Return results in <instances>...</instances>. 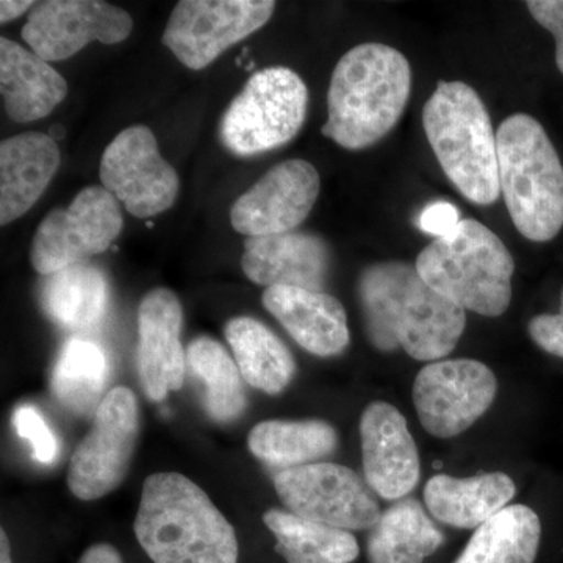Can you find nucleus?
Wrapping results in <instances>:
<instances>
[{"mask_svg":"<svg viewBox=\"0 0 563 563\" xmlns=\"http://www.w3.org/2000/svg\"><path fill=\"white\" fill-rule=\"evenodd\" d=\"M366 335L376 350L401 347L415 361H437L454 351L466 325L465 310L448 301L401 261L374 263L358 279Z\"/></svg>","mask_w":563,"mask_h":563,"instance_id":"nucleus-1","label":"nucleus"},{"mask_svg":"<svg viewBox=\"0 0 563 563\" xmlns=\"http://www.w3.org/2000/svg\"><path fill=\"white\" fill-rule=\"evenodd\" d=\"M410 91L412 68L401 52L383 43L358 44L333 69L322 135L347 151L374 146L401 120Z\"/></svg>","mask_w":563,"mask_h":563,"instance_id":"nucleus-2","label":"nucleus"},{"mask_svg":"<svg viewBox=\"0 0 563 563\" xmlns=\"http://www.w3.org/2000/svg\"><path fill=\"white\" fill-rule=\"evenodd\" d=\"M133 531L154 563L239 562L235 529L180 473H155L144 481Z\"/></svg>","mask_w":563,"mask_h":563,"instance_id":"nucleus-3","label":"nucleus"},{"mask_svg":"<svg viewBox=\"0 0 563 563\" xmlns=\"http://www.w3.org/2000/svg\"><path fill=\"white\" fill-rule=\"evenodd\" d=\"M437 161L463 198L492 206L501 196L498 143L487 107L470 85L440 81L422 109Z\"/></svg>","mask_w":563,"mask_h":563,"instance_id":"nucleus-4","label":"nucleus"},{"mask_svg":"<svg viewBox=\"0 0 563 563\" xmlns=\"http://www.w3.org/2000/svg\"><path fill=\"white\" fill-rule=\"evenodd\" d=\"M499 188L515 228L536 243L563 228V166L554 144L536 118L517 113L496 132Z\"/></svg>","mask_w":563,"mask_h":563,"instance_id":"nucleus-5","label":"nucleus"},{"mask_svg":"<svg viewBox=\"0 0 563 563\" xmlns=\"http://www.w3.org/2000/svg\"><path fill=\"white\" fill-rule=\"evenodd\" d=\"M415 266L426 284L463 310L496 318L512 301V254L483 222L462 220L453 235L426 246Z\"/></svg>","mask_w":563,"mask_h":563,"instance_id":"nucleus-6","label":"nucleus"},{"mask_svg":"<svg viewBox=\"0 0 563 563\" xmlns=\"http://www.w3.org/2000/svg\"><path fill=\"white\" fill-rule=\"evenodd\" d=\"M309 90L298 73L273 66L252 74L220 121L222 146L252 157L290 143L307 118Z\"/></svg>","mask_w":563,"mask_h":563,"instance_id":"nucleus-7","label":"nucleus"},{"mask_svg":"<svg viewBox=\"0 0 563 563\" xmlns=\"http://www.w3.org/2000/svg\"><path fill=\"white\" fill-rule=\"evenodd\" d=\"M140 435V407L128 387L111 388L95 413L90 432L70 457L68 487L95 501L120 487L131 468Z\"/></svg>","mask_w":563,"mask_h":563,"instance_id":"nucleus-8","label":"nucleus"},{"mask_svg":"<svg viewBox=\"0 0 563 563\" xmlns=\"http://www.w3.org/2000/svg\"><path fill=\"white\" fill-rule=\"evenodd\" d=\"M124 220L118 199L99 185L77 192L66 209L52 210L36 229L31 263L43 276L87 263L110 250Z\"/></svg>","mask_w":563,"mask_h":563,"instance_id":"nucleus-9","label":"nucleus"},{"mask_svg":"<svg viewBox=\"0 0 563 563\" xmlns=\"http://www.w3.org/2000/svg\"><path fill=\"white\" fill-rule=\"evenodd\" d=\"M274 487L291 514L344 531L372 529L383 515L362 476L336 463L282 470L274 477Z\"/></svg>","mask_w":563,"mask_h":563,"instance_id":"nucleus-10","label":"nucleus"},{"mask_svg":"<svg viewBox=\"0 0 563 563\" xmlns=\"http://www.w3.org/2000/svg\"><path fill=\"white\" fill-rule=\"evenodd\" d=\"M274 10L273 0H181L162 41L181 65L201 70L233 44L261 31Z\"/></svg>","mask_w":563,"mask_h":563,"instance_id":"nucleus-11","label":"nucleus"},{"mask_svg":"<svg viewBox=\"0 0 563 563\" xmlns=\"http://www.w3.org/2000/svg\"><path fill=\"white\" fill-rule=\"evenodd\" d=\"M498 380L473 358L429 363L413 384V404L422 428L437 439L461 435L495 401Z\"/></svg>","mask_w":563,"mask_h":563,"instance_id":"nucleus-12","label":"nucleus"},{"mask_svg":"<svg viewBox=\"0 0 563 563\" xmlns=\"http://www.w3.org/2000/svg\"><path fill=\"white\" fill-rule=\"evenodd\" d=\"M99 176L102 187L140 220L172 209L179 196V176L146 125H132L114 136L103 151Z\"/></svg>","mask_w":563,"mask_h":563,"instance_id":"nucleus-13","label":"nucleus"},{"mask_svg":"<svg viewBox=\"0 0 563 563\" xmlns=\"http://www.w3.org/2000/svg\"><path fill=\"white\" fill-rule=\"evenodd\" d=\"M132 29L128 11L101 0H43L29 13L22 40L44 62H63L92 41L122 43Z\"/></svg>","mask_w":563,"mask_h":563,"instance_id":"nucleus-14","label":"nucleus"},{"mask_svg":"<svg viewBox=\"0 0 563 563\" xmlns=\"http://www.w3.org/2000/svg\"><path fill=\"white\" fill-rule=\"evenodd\" d=\"M320 188V174L312 163L282 162L233 202L232 228L247 239L292 232L309 217Z\"/></svg>","mask_w":563,"mask_h":563,"instance_id":"nucleus-15","label":"nucleus"},{"mask_svg":"<svg viewBox=\"0 0 563 563\" xmlns=\"http://www.w3.org/2000/svg\"><path fill=\"white\" fill-rule=\"evenodd\" d=\"M366 484L388 501L402 499L420 481V454L406 418L391 404L376 401L361 418Z\"/></svg>","mask_w":563,"mask_h":563,"instance_id":"nucleus-16","label":"nucleus"},{"mask_svg":"<svg viewBox=\"0 0 563 563\" xmlns=\"http://www.w3.org/2000/svg\"><path fill=\"white\" fill-rule=\"evenodd\" d=\"M184 309L176 292L155 288L139 307V373L152 401H162L179 390L185 379V354L180 333Z\"/></svg>","mask_w":563,"mask_h":563,"instance_id":"nucleus-17","label":"nucleus"},{"mask_svg":"<svg viewBox=\"0 0 563 563\" xmlns=\"http://www.w3.org/2000/svg\"><path fill=\"white\" fill-rule=\"evenodd\" d=\"M243 273L263 287L321 291L331 268V252L321 236L306 232L252 236L244 242Z\"/></svg>","mask_w":563,"mask_h":563,"instance_id":"nucleus-18","label":"nucleus"},{"mask_svg":"<svg viewBox=\"0 0 563 563\" xmlns=\"http://www.w3.org/2000/svg\"><path fill=\"white\" fill-rule=\"evenodd\" d=\"M262 302L310 354L332 357L350 344L347 314L342 302L328 292L276 285L263 291Z\"/></svg>","mask_w":563,"mask_h":563,"instance_id":"nucleus-19","label":"nucleus"},{"mask_svg":"<svg viewBox=\"0 0 563 563\" xmlns=\"http://www.w3.org/2000/svg\"><path fill=\"white\" fill-rule=\"evenodd\" d=\"M57 141L27 132L0 144V224L20 220L38 202L60 168Z\"/></svg>","mask_w":563,"mask_h":563,"instance_id":"nucleus-20","label":"nucleus"},{"mask_svg":"<svg viewBox=\"0 0 563 563\" xmlns=\"http://www.w3.org/2000/svg\"><path fill=\"white\" fill-rule=\"evenodd\" d=\"M0 92L10 120L24 124L49 117L65 101L68 84L35 52L2 36Z\"/></svg>","mask_w":563,"mask_h":563,"instance_id":"nucleus-21","label":"nucleus"},{"mask_svg":"<svg viewBox=\"0 0 563 563\" xmlns=\"http://www.w3.org/2000/svg\"><path fill=\"white\" fill-rule=\"evenodd\" d=\"M517 493L512 477L484 473L473 477L437 474L424 487V503L433 518L459 529H477L509 506Z\"/></svg>","mask_w":563,"mask_h":563,"instance_id":"nucleus-22","label":"nucleus"},{"mask_svg":"<svg viewBox=\"0 0 563 563\" xmlns=\"http://www.w3.org/2000/svg\"><path fill=\"white\" fill-rule=\"evenodd\" d=\"M224 335L251 387L268 395H279L288 387L296 373L295 358L272 329L254 318L236 317L225 324Z\"/></svg>","mask_w":563,"mask_h":563,"instance_id":"nucleus-23","label":"nucleus"},{"mask_svg":"<svg viewBox=\"0 0 563 563\" xmlns=\"http://www.w3.org/2000/svg\"><path fill=\"white\" fill-rule=\"evenodd\" d=\"M109 299V280L91 263L51 274L41 287L44 312L62 328L74 331L98 324L106 317Z\"/></svg>","mask_w":563,"mask_h":563,"instance_id":"nucleus-24","label":"nucleus"},{"mask_svg":"<svg viewBox=\"0 0 563 563\" xmlns=\"http://www.w3.org/2000/svg\"><path fill=\"white\" fill-rule=\"evenodd\" d=\"M442 531L417 499H402L380 515L369 529L372 563H422L442 547Z\"/></svg>","mask_w":563,"mask_h":563,"instance_id":"nucleus-25","label":"nucleus"},{"mask_svg":"<svg viewBox=\"0 0 563 563\" xmlns=\"http://www.w3.org/2000/svg\"><path fill=\"white\" fill-rule=\"evenodd\" d=\"M542 523L531 507H504L476 529L454 563H533Z\"/></svg>","mask_w":563,"mask_h":563,"instance_id":"nucleus-26","label":"nucleus"},{"mask_svg":"<svg viewBox=\"0 0 563 563\" xmlns=\"http://www.w3.org/2000/svg\"><path fill=\"white\" fill-rule=\"evenodd\" d=\"M339 435L321 420L258 422L247 437L251 453L266 465L290 470L309 465L336 450Z\"/></svg>","mask_w":563,"mask_h":563,"instance_id":"nucleus-27","label":"nucleus"},{"mask_svg":"<svg viewBox=\"0 0 563 563\" xmlns=\"http://www.w3.org/2000/svg\"><path fill=\"white\" fill-rule=\"evenodd\" d=\"M263 521L287 563H352L361 553L355 537L344 529L277 509L263 515Z\"/></svg>","mask_w":563,"mask_h":563,"instance_id":"nucleus-28","label":"nucleus"},{"mask_svg":"<svg viewBox=\"0 0 563 563\" xmlns=\"http://www.w3.org/2000/svg\"><path fill=\"white\" fill-rule=\"evenodd\" d=\"M109 373V357L98 343L73 339L58 352L52 391L70 412L88 413L102 402Z\"/></svg>","mask_w":563,"mask_h":563,"instance_id":"nucleus-29","label":"nucleus"},{"mask_svg":"<svg viewBox=\"0 0 563 563\" xmlns=\"http://www.w3.org/2000/svg\"><path fill=\"white\" fill-rule=\"evenodd\" d=\"M192 376L201 380L207 412L217 421H232L246 407L243 376L235 358L210 336L192 340L187 351Z\"/></svg>","mask_w":563,"mask_h":563,"instance_id":"nucleus-30","label":"nucleus"},{"mask_svg":"<svg viewBox=\"0 0 563 563\" xmlns=\"http://www.w3.org/2000/svg\"><path fill=\"white\" fill-rule=\"evenodd\" d=\"M14 428L21 439L31 443L33 459L40 463H52L57 459L58 440L51 431L49 424L44 421L35 407L22 406L14 412Z\"/></svg>","mask_w":563,"mask_h":563,"instance_id":"nucleus-31","label":"nucleus"},{"mask_svg":"<svg viewBox=\"0 0 563 563\" xmlns=\"http://www.w3.org/2000/svg\"><path fill=\"white\" fill-rule=\"evenodd\" d=\"M528 331L537 346L542 347L548 354L563 358V290L561 312L533 317L529 321Z\"/></svg>","mask_w":563,"mask_h":563,"instance_id":"nucleus-32","label":"nucleus"},{"mask_svg":"<svg viewBox=\"0 0 563 563\" xmlns=\"http://www.w3.org/2000/svg\"><path fill=\"white\" fill-rule=\"evenodd\" d=\"M533 20L555 40V65L563 74V0H529L526 2Z\"/></svg>","mask_w":563,"mask_h":563,"instance_id":"nucleus-33","label":"nucleus"},{"mask_svg":"<svg viewBox=\"0 0 563 563\" xmlns=\"http://www.w3.org/2000/svg\"><path fill=\"white\" fill-rule=\"evenodd\" d=\"M461 222L457 207L444 201L429 203L418 217V228L428 235L435 236V240L453 235Z\"/></svg>","mask_w":563,"mask_h":563,"instance_id":"nucleus-34","label":"nucleus"},{"mask_svg":"<svg viewBox=\"0 0 563 563\" xmlns=\"http://www.w3.org/2000/svg\"><path fill=\"white\" fill-rule=\"evenodd\" d=\"M79 563H124L117 548L111 544L99 543L92 544L81 555Z\"/></svg>","mask_w":563,"mask_h":563,"instance_id":"nucleus-35","label":"nucleus"},{"mask_svg":"<svg viewBox=\"0 0 563 563\" xmlns=\"http://www.w3.org/2000/svg\"><path fill=\"white\" fill-rule=\"evenodd\" d=\"M36 2L32 0H2L0 2V22L7 24L20 18L25 11H31Z\"/></svg>","mask_w":563,"mask_h":563,"instance_id":"nucleus-36","label":"nucleus"},{"mask_svg":"<svg viewBox=\"0 0 563 563\" xmlns=\"http://www.w3.org/2000/svg\"><path fill=\"white\" fill-rule=\"evenodd\" d=\"M0 563H13L11 562V551L9 537L5 531L0 532Z\"/></svg>","mask_w":563,"mask_h":563,"instance_id":"nucleus-37","label":"nucleus"},{"mask_svg":"<svg viewBox=\"0 0 563 563\" xmlns=\"http://www.w3.org/2000/svg\"><path fill=\"white\" fill-rule=\"evenodd\" d=\"M65 135H66L65 128H62L60 124L52 125L51 133H49V136L52 140L58 141V140L65 139Z\"/></svg>","mask_w":563,"mask_h":563,"instance_id":"nucleus-38","label":"nucleus"},{"mask_svg":"<svg viewBox=\"0 0 563 563\" xmlns=\"http://www.w3.org/2000/svg\"><path fill=\"white\" fill-rule=\"evenodd\" d=\"M433 466H435L437 470L442 468V462H435L433 463Z\"/></svg>","mask_w":563,"mask_h":563,"instance_id":"nucleus-39","label":"nucleus"}]
</instances>
